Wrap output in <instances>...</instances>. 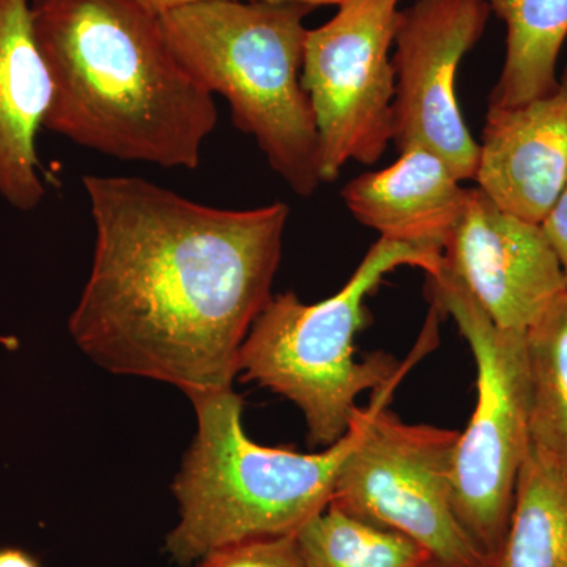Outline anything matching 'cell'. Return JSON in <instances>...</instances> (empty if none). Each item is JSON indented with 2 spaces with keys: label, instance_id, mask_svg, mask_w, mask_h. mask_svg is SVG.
Segmentation results:
<instances>
[{
  "label": "cell",
  "instance_id": "obj_1",
  "mask_svg": "<svg viewBox=\"0 0 567 567\" xmlns=\"http://www.w3.org/2000/svg\"><path fill=\"white\" fill-rule=\"evenodd\" d=\"M95 226L73 341L112 374L229 390L271 300L290 208L229 210L128 175H84Z\"/></svg>",
  "mask_w": 567,
  "mask_h": 567
},
{
  "label": "cell",
  "instance_id": "obj_2",
  "mask_svg": "<svg viewBox=\"0 0 567 567\" xmlns=\"http://www.w3.org/2000/svg\"><path fill=\"white\" fill-rule=\"evenodd\" d=\"M31 14L51 80L44 130L121 162L199 167L218 111L158 17L132 0H32Z\"/></svg>",
  "mask_w": 567,
  "mask_h": 567
},
{
  "label": "cell",
  "instance_id": "obj_3",
  "mask_svg": "<svg viewBox=\"0 0 567 567\" xmlns=\"http://www.w3.org/2000/svg\"><path fill=\"white\" fill-rule=\"evenodd\" d=\"M336 2L207 0L159 17L175 61L227 100L234 125L300 197L323 183L315 112L301 85L306 20Z\"/></svg>",
  "mask_w": 567,
  "mask_h": 567
},
{
  "label": "cell",
  "instance_id": "obj_4",
  "mask_svg": "<svg viewBox=\"0 0 567 567\" xmlns=\"http://www.w3.org/2000/svg\"><path fill=\"white\" fill-rule=\"evenodd\" d=\"M189 401L197 431L174 481L178 522L164 540V551L181 566L230 544L297 535L330 505L364 420V409L358 410L339 442L305 454L249 439L244 401L233 388Z\"/></svg>",
  "mask_w": 567,
  "mask_h": 567
},
{
  "label": "cell",
  "instance_id": "obj_5",
  "mask_svg": "<svg viewBox=\"0 0 567 567\" xmlns=\"http://www.w3.org/2000/svg\"><path fill=\"white\" fill-rule=\"evenodd\" d=\"M401 267L434 278L442 254L379 238L333 297L306 305L293 292L274 295L246 336L238 374L297 405L311 445H334L352 427L360 395L401 379L404 369L390 354L358 361L354 350L368 319L365 300Z\"/></svg>",
  "mask_w": 567,
  "mask_h": 567
},
{
  "label": "cell",
  "instance_id": "obj_6",
  "mask_svg": "<svg viewBox=\"0 0 567 567\" xmlns=\"http://www.w3.org/2000/svg\"><path fill=\"white\" fill-rule=\"evenodd\" d=\"M436 308L453 317L476 364V405L458 432L453 505L484 558L505 536L517 480L529 446L525 331L496 327L472 295L440 271L431 278Z\"/></svg>",
  "mask_w": 567,
  "mask_h": 567
},
{
  "label": "cell",
  "instance_id": "obj_7",
  "mask_svg": "<svg viewBox=\"0 0 567 567\" xmlns=\"http://www.w3.org/2000/svg\"><path fill=\"white\" fill-rule=\"evenodd\" d=\"M393 385L377 391L363 427L336 477L330 505L401 533L431 554L435 567H483L453 505L458 432L410 424L385 409Z\"/></svg>",
  "mask_w": 567,
  "mask_h": 567
},
{
  "label": "cell",
  "instance_id": "obj_8",
  "mask_svg": "<svg viewBox=\"0 0 567 567\" xmlns=\"http://www.w3.org/2000/svg\"><path fill=\"white\" fill-rule=\"evenodd\" d=\"M401 0H338L306 37L301 85L315 112L320 177L374 164L393 141V47Z\"/></svg>",
  "mask_w": 567,
  "mask_h": 567
},
{
  "label": "cell",
  "instance_id": "obj_9",
  "mask_svg": "<svg viewBox=\"0 0 567 567\" xmlns=\"http://www.w3.org/2000/svg\"><path fill=\"white\" fill-rule=\"evenodd\" d=\"M491 14L487 0H415L395 29V147L436 153L461 182L475 181L480 144L458 107L457 70Z\"/></svg>",
  "mask_w": 567,
  "mask_h": 567
},
{
  "label": "cell",
  "instance_id": "obj_10",
  "mask_svg": "<svg viewBox=\"0 0 567 567\" xmlns=\"http://www.w3.org/2000/svg\"><path fill=\"white\" fill-rule=\"evenodd\" d=\"M503 330L527 331L567 286L540 224L511 215L480 188L442 251V270Z\"/></svg>",
  "mask_w": 567,
  "mask_h": 567
},
{
  "label": "cell",
  "instance_id": "obj_11",
  "mask_svg": "<svg viewBox=\"0 0 567 567\" xmlns=\"http://www.w3.org/2000/svg\"><path fill=\"white\" fill-rule=\"evenodd\" d=\"M475 182L502 210L544 221L567 188V69L550 95L488 107Z\"/></svg>",
  "mask_w": 567,
  "mask_h": 567
},
{
  "label": "cell",
  "instance_id": "obj_12",
  "mask_svg": "<svg viewBox=\"0 0 567 567\" xmlns=\"http://www.w3.org/2000/svg\"><path fill=\"white\" fill-rule=\"evenodd\" d=\"M468 194L436 153L416 147L385 169L353 178L341 196L353 218L380 238L442 254Z\"/></svg>",
  "mask_w": 567,
  "mask_h": 567
},
{
  "label": "cell",
  "instance_id": "obj_13",
  "mask_svg": "<svg viewBox=\"0 0 567 567\" xmlns=\"http://www.w3.org/2000/svg\"><path fill=\"white\" fill-rule=\"evenodd\" d=\"M32 0H0V199L33 212L47 196L37 136L51 80L32 28Z\"/></svg>",
  "mask_w": 567,
  "mask_h": 567
},
{
  "label": "cell",
  "instance_id": "obj_14",
  "mask_svg": "<svg viewBox=\"0 0 567 567\" xmlns=\"http://www.w3.org/2000/svg\"><path fill=\"white\" fill-rule=\"evenodd\" d=\"M506 24L502 73L488 107L509 110L550 95L567 39V0H487Z\"/></svg>",
  "mask_w": 567,
  "mask_h": 567
},
{
  "label": "cell",
  "instance_id": "obj_15",
  "mask_svg": "<svg viewBox=\"0 0 567 567\" xmlns=\"http://www.w3.org/2000/svg\"><path fill=\"white\" fill-rule=\"evenodd\" d=\"M483 567H567V468L529 446L505 536Z\"/></svg>",
  "mask_w": 567,
  "mask_h": 567
},
{
  "label": "cell",
  "instance_id": "obj_16",
  "mask_svg": "<svg viewBox=\"0 0 567 567\" xmlns=\"http://www.w3.org/2000/svg\"><path fill=\"white\" fill-rule=\"evenodd\" d=\"M529 443L567 468V290L525 331Z\"/></svg>",
  "mask_w": 567,
  "mask_h": 567
},
{
  "label": "cell",
  "instance_id": "obj_17",
  "mask_svg": "<svg viewBox=\"0 0 567 567\" xmlns=\"http://www.w3.org/2000/svg\"><path fill=\"white\" fill-rule=\"evenodd\" d=\"M297 539L308 567H435L415 540L333 505L309 520Z\"/></svg>",
  "mask_w": 567,
  "mask_h": 567
},
{
  "label": "cell",
  "instance_id": "obj_18",
  "mask_svg": "<svg viewBox=\"0 0 567 567\" xmlns=\"http://www.w3.org/2000/svg\"><path fill=\"white\" fill-rule=\"evenodd\" d=\"M193 567H308L297 535L259 537L212 551Z\"/></svg>",
  "mask_w": 567,
  "mask_h": 567
},
{
  "label": "cell",
  "instance_id": "obj_19",
  "mask_svg": "<svg viewBox=\"0 0 567 567\" xmlns=\"http://www.w3.org/2000/svg\"><path fill=\"white\" fill-rule=\"evenodd\" d=\"M540 226H543L551 248L557 254L567 286V188L559 197L558 203L555 204V207L544 218V221L540 223Z\"/></svg>",
  "mask_w": 567,
  "mask_h": 567
},
{
  "label": "cell",
  "instance_id": "obj_20",
  "mask_svg": "<svg viewBox=\"0 0 567 567\" xmlns=\"http://www.w3.org/2000/svg\"><path fill=\"white\" fill-rule=\"evenodd\" d=\"M142 10L153 14V17H163L169 11L182 9V7L193 6V3L207 2V0H132Z\"/></svg>",
  "mask_w": 567,
  "mask_h": 567
},
{
  "label": "cell",
  "instance_id": "obj_21",
  "mask_svg": "<svg viewBox=\"0 0 567 567\" xmlns=\"http://www.w3.org/2000/svg\"><path fill=\"white\" fill-rule=\"evenodd\" d=\"M0 567H41L39 559L18 547L0 548Z\"/></svg>",
  "mask_w": 567,
  "mask_h": 567
}]
</instances>
